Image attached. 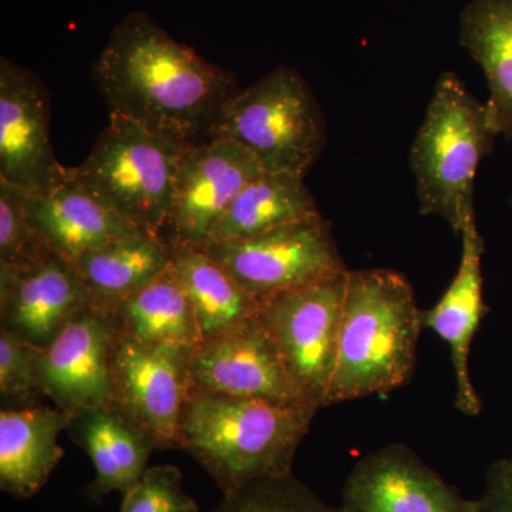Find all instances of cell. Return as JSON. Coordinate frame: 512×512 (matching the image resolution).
Listing matches in <instances>:
<instances>
[{
	"label": "cell",
	"instance_id": "6da1fadb",
	"mask_svg": "<svg viewBox=\"0 0 512 512\" xmlns=\"http://www.w3.org/2000/svg\"><path fill=\"white\" fill-rule=\"evenodd\" d=\"M92 76L110 116L183 144L208 140L239 90L234 74L177 42L141 10L117 23Z\"/></svg>",
	"mask_w": 512,
	"mask_h": 512
},
{
	"label": "cell",
	"instance_id": "7a4b0ae2",
	"mask_svg": "<svg viewBox=\"0 0 512 512\" xmlns=\"http://www.w3.org/2000/svg\"><path fill=\"white\" fill-rule=\"evenodd\" d=\"M319 406L191 390L180 420L183 448L229 494L292 474Z\"/></svg>",
	"mask_w": 512,
	"mask_h": 512
},
{
	"label": "cell",
	"instance_id": "3957f363",
	"mask_svg": "<svg viewBox=\"0 0 512 512\" xmlns=\"http://www.w3.org/2000/svg\"><path fill=\"white\" fill-rule=\"evenodd\" d=\"M423 329V312L406 276L384 268L348 271L326 406L407 383Z\"/></svg>",
	"mask_w": 512,
	"mask_h": 512
},
{
	"label": "cell",
	"instance_id": "277c9868",
	"mask_svg": "<svg viewBox=\"0 0 512 512\" xmlns=\"http://www.w3.org/2000/svg\"><path fill=\"white\" fill-rule=\"evenodd\" d=\"M495 137L485 103L456 73L441 74L410 150L420 214L443 218L457 234L477 222L478 165Z\"/></svg>",
	"mask_w": 512,
	"mask_h": 512
},
{
	"label": "cell",
	"instance_id": "5b68a950",
	"mask_svg": "<svg viewBox=\"0 0 512 512\" xmlns=\"http://www.w3.org/2000/svg\"><path fill=\"white\" fill-rule=\"evenodd\" d=\"M188 146L110 116L89 156L67 168L66 177L137 228L163 238Z\"/></svg>",
	"mask_w": 512,
	"mask_h": 512
},
{
	"label": "cell",
	"instance_id": "8992f818",
	"mask_svg": "<svg viewBox=\"0 0 512 512\" xmlns=\"http://www.w3.org/2000/svg\"><path fill=\"white\" fill-rule=\"evenodd\" d=\"M211 137L249 151L266 173L305 177L326 147V121L298 70L278 66L225 104Z\"/></svg>",
	"mask_w": 512,
	"mask_h": 512
},
{
	"label": "cell",
	"instance_id": "52a82bcc",
	"mask_svg": "<svg viewBox=\"0 0 512 512\" xmlns=\"http://www.w3.org/2000/svg\"><path fill=\"white\" fill-rule=\"evenodd\" d=\"M200 249L261 303L349 271L323 215L256 237L217 242Z\"/></svg>",
	"mask_w": 512,
	"mask_h": 512
},
{
	"label": "cell",
	"instance_id": "ba28073f",
	"mask_svg": "<svg viewBox=\"0 0 512 512\" xmlns=\"http://www.w3.org/2000/svg\"><path fill=\"white\" fill-rule=\"evenodd\" d=\"M346 275L279 293L259 311L289 373L319 407L326 406L335 367Z\"/></svg>",
	"mask_w": 512,
	"mask_h": 512
},
{
	"label": "cell",
	"instance_id": "9c48e42d",
	"mask_svg": "<svg viewBox=\"0 0 512 512\" xmlns=\"http://www.w3.org/2000/svg\"><path fill=\"white\" fill-rule=\"evenodd\" d=\"M191 348L148 345L117 333L113 407L157 448L178 447L180 420L191 392Z\"/></svg>",
	"mask_w": 512,
	"mask_h": 512
},
{
	"label": "cell",
	"instance_id": "30bf717a",
	"mask_svg": "<svg viewBox=\"0 0 512 512\" xmlns=\"http://www.w3.org/2000/svg\"><path fill=\"white\" fill-rule=\"evenodd\" d=\"M262 173L255 157L228 138L190 144L181 157L165 241L194 248L208 245L229 205Z\"/></svg>",
	"mask_w": 512,
	"mask_h": 512
},
{
	"label": "cell",
	"instance_id": "8fae6325",
	"mask_svg": "<svg viewBox=\"0 0 512 512\" xmlns=\"http://www.w3.org/2000/svg\"><path fill=\"white\" fill-rule=\"evenodd\" d=\"M116 319L92 303L77 313L40 357V386L53 406L77 416L113 407Z\"/></svg>",
	"mask_w": 512,
	"mask_h": 512
},
{
	"label": "cell",
	"instance_id": "7c38bea8",
	"mask_svg": "<svg viewBox=\"0 0 512 512\" xmlns=\"http://www.w3.org/2000/svg\"><path fill=\"white\" fill-rule=\"evenodd\" d=\"M49 93L43 80L0 59V180L42 195L66 180L49 133Z\"/></svg>",
	"mask_w": 512,
	"mask_h": 512
},
{
	"label": "cell",
	"instance_id": "4fadbf2b",
	"mask_svg": "<svg viewBox=\"0 0 512 512\" xmlns=\"http://www.w3.org/2000/svg\"><path fill=\"white\" fill-rule=\"evenodd\" d=\"M190 379L191 390L201 392L316 404L289 373L259 316L192 349Z\"/></svg>",
	"mask_w": 512,
	"mask_h": 512
},
{
	"label": "cell",
	"instance_id": "5bb4252c",
	"mask_svg": "<svg viewBox=\"0 0 512 512\" xmlns=\"http://www.w3.org/2000/svg\"><path fill=\"white\" fill-rule=\"evenodd\" d=\"M467 500L404 444L357 461L342 491V512H471Z\"/></svg>",
	"mask_w": 512,
	"mask_h": 512
},
{
	"label": "cell",
	"instance_id": "9a60e30c",
	"mask_svg": "<svg viewBox=\"0 0 512 512\" xmlns=\"http://www.w3.org/2000/svg\"><path fill=\"white\" fill-rule=\"evenodd\" d=\"M92 303L76 266L56 252L35 264L0 266V328L37 348Z\"/></svg>",
	"mask_w": 512,
	"mask_h": 512
},
{
	"label": "cell",
	"instance_id": "2e32d148",
	"mask_svg": "<svg viewBox=\"0 0 512 512\" xmlns=\"http://www.w3.org/2000/svg\"><path fill=\"white\" fill-rule=\"evenodd\" d=\"M460 235L463 242L460 265L440 301L430 311L423 312V328L433 330L447 343L456 376V407L474 417L481 412V402L468 365L471 345L487 313L481 269L485 247L477 222L467 225Z\"/></svg>",
	"mask_w": 512,
	"mask_h": 512
},
{
	"label": "cell",
	"instance_id": "e0dca14e",
	"mask_svg": "<svg viewBox=\"0 0 512 512\" xmlns=\"http://www.w3.org/2000/svg\"><path fill=\"white\" fill-rule=\"evenodd\" d=\"M72 416L56 406L30 404L0 412V488L19 500L35 497L64 456L59 434Z\"/></svg>",
	"mask_w": 512,
	"mask_h": 512
},
{
	"label": "cell",
	"instance_id": "ac0fdd59",
	"mask_svg": "<svg viewBox=\"0 0 512 512\" xmlns=\"http://www.w3.org/2000/svg\"><path fill=\"white\" fill-rule=\"evenodd\" d=\"M30 208L46 244L72 264L84 252L120 239L148 234L67 177L45 194H30Z\"/></svg>",
	"mask_w": 512,
	"mask_h": 512
},
{
	"label": "cell",
	"instance_id": "d6986e66",
	"mask_svg": "<svg viewBox=\"0 0 512 512\" xmlns=\"http://www.w3.org/2000/svg\"><path fill=\"white\" fill-rule=\"evenodd\" d=\"M92 460L94 478L87 497L101 503L107 495L124 494L147 470L156 444L114 407L72 417L69 429Z\"/></svg>",
	"mask_w": 512,
	"mask_h": 512
},
{
	"label": "cell",
	"instance_id": "ffe728a7",
	"mask_svg": "<svg viewBox=\"0 0 512 512\" xmlns=\"http://www.w3.org/2000/svg\"><path fill=\"white\" fill-rule=\"evenodd\" d=\"M460 43L483 69L491 127L512 138V0H471L461 12Z\"/></svg>",
	"mask_w": 512,
	"mask_h": 512
},
{
	"label": "cell",
	"instance_id": "44dd1931",
	"mask_svg": "<svg viewBox=\"0 0 512 512\" xmlns=\"http://www.w3.org/2000/svg\"><path fill=\"white\" fill-rule=\"evenodd\" d=\"M171 248V266L190 299L202 340L218 338L258 318L261 302L207 252L180 244Z\"/></svg>",
	"mask_w": 512,
	"mask_h": 512
},
{
	"label": "cell",
	"instance_id": "7402d4cb",
	"mask_svg": "<svg viewBox=\"0 0 512 512\" xmlns=\"http://www.w3.org/2000/svg\"><path fill=\"white\" fill-rule=\"evenodd\" d=\"M320 215L305 177L264 171L229 205L208 245L256 237Z\"/></svg>",
	"mask_w": 512,
	"mask_h": 512
},
{
	"label": "cell",
	"instance_id": "603a6c76",
	"mask_svg": "<svg viewBox=\"0 0 512 512\" xmlns=\"http://www.w3.org/2000/svg\"><path fill=\"white\" fill-rule=\"evenodd\" d=\"M171 261V244L143 234L84 252L73 265L93 302L110 309L167 271Z\"/></svg>",
	"mask_w": 512,
	"mask_h": 512
},
{
	"label": "cell",
	"instance_id": "cb8c5ba5",
	"mask_svg": "<svg viewBox=\"0 0 512 512\" xmlns=\"http://www.w3.org/2000/svg\"><path fill=\"white\" fill-rule=\"evenodd\" d=\"M109 311L120 332L138 342L191 349L202 342L194 309L173 266Z\"/></svg>",
	"mask_w": 512,
	"mask_h": 512
},
{
	"label": "cell",
	"instance_id": "d4e9b609",
	"mask_svg": "<svg viewBox=\"0 0 512 512\" xmlns=\"http://www.w3.org/2000/svg\"><path fill=\"white\" fill-rule=\"evenodd\" d=\"M212 512H342L313 493L293 474L269 477L224 494Z\"/></svg>",
	"mask_w": 512,
	"mask_h": 512
},
{
	"label": "cell",
	"instance_id": "484cf974",
	"mask_svg": "<svg viewBox=\"0 0 512 512\" xmlns=\"http://www.w3.org/2000/svg\"><path fill=\"white\" fill-rule=\"evenodd\" d=\"M52 252L33 220L29 192L0 180V266L35 264Z\"/></svg>",
	"mask_w": 512,
	"mask_h": 512
},
{
	"label": "cell",
	"instance_id": "4316f807",
	"mask_svg": "<svg viewBox=\"0 0 512 512\" xmlns=\"http://www.w3.org/2000/svg\"><path fill=\"white\" fill-rule=\"evenodd\" d=\"M42 352V348L0 328V394L3 402L16 407L30 406L37 403V397L43 396L40 386Z\"/></svg>",
	"mask_w": 512,
	"mask_h": 512
},
{
	"label": "cell",
	"instance_id": "83f0119b",
	"mask_svg": "<svg viewBox=\"0 0 512 512\" xmlns=\"http://www.w3.org/2000/svg\"><path fill=\"white\" fill-rule=\"evenodd\" d=\"M120 512H198L194 498L184 491L180 468L148 467L123 494Z\"/></svg>",
	"mask_w": 512,
	"mask_h": 512
},
{
	"label": "cell",
	"instance_id": "f1b7e54d",
	"mask_svg": "<svg viewBox=\"0 0 512 512\" xmlns=\"http://www.w3.org/2000/svg\"><path fill=\"white\" fill-rule=\"evenodd\" d=\"M471 512H512V457L488 468L483 493L473 500Z\"/></svg>",
	"mask_w": 512,
	"mask_h": 512
}]
</instances>
